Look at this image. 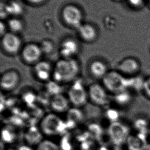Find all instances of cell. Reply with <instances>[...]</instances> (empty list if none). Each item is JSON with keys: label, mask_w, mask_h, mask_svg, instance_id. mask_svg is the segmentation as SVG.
<instances>
[{"label": "cell", "mask_w": 150, "mask_h": 150, "mask_svg": "<svg viewBox=\"0 0 150 150\" xmlns=\"http://www.w3.org/2000/svg\"><path fill=\"white\" fill-rule=\"evenodd\" d=\"M1 29V35L2 36H3L6 34L5 33L6 26L2 22H1V29Z\"/></svg>", "instance_id": "cell-30"}, {"label": "cell", "mask_w": 150, "mask_h": 150, "mask_svg": "<svg viewBox=\"0 0 150 150\" xmlns=\"http://www.w3.org/2000/svg\"><path fill=\"white\" fill-rule=\"evenodd\" d=\"M36 150H59L55 143L49 140H42L37 146Z\"/></svg>", "instance_id": "cell-23"}, {"label": "cell", "mask_w": 150, "mask_h": 150, "mask_svg": "<svg viewBox=\"0 0 150 150\" xmlns=\"http://www.w3.org/2000/svg\"><path fill=\"white\" fill-rule=\"evenodd\" d=\"M149 144L147 135L135 133L131 134L125 146L127 150H147Z\"/></svg>", "instance_id": "cell-10"}, {"label": "cell", "mask_w": 150, "mask_h": 150, "mask_svg": "<svg viewBox=\"0 0 150 150\" xmlns=\"http://www.w3.org/2000/svg\"><path fill=\"white\" fill-rule=\"evenodd\" d=\"M66 122L55 113L45 116L42 120L40 129L43 134L47 136H54L61 134L66 130Z\"/></svg>", "instance_id": "cell-4"}, {"label": "cell", "mask_w": 150, "mask_h": 150, "mask_svg": "<svg viewBox=\"0 0 150 150\" xmlns=\"http://www.w3.org/2000/svg\"><path fill=\"white\" fill-rule=\"evenodd\" d=\"M147 150H150V144H149V145L148 148Z\"/></svg>", "instance_id": "cell-35"}, {"label": "cell", "mask_w": 150, "mask_h": 150, "mask_svg": "<svg viewBox=\"0 0 150 150\" xmlns=\"http://www.w3.org/2000/svg\"><path fill=\"white\" fill-rule=\"evenodd\" d=\"M140 69L141 64L137 59L133 57H128L118 64L116 70L125 77L130 78L138 75Z\"/></svg>", "instance_id": "cell-8"}, {"label": "cell", "mask_w": 150, "mask_h": 150, "mask_svg": "<svg viewBox=\"0 0 150 150\" xmlns=\"http://www.w3.org/2000/svg\"><path fill=\"white\" fill-rule=\"evenodd\" d=\"M53 67L47 61H39L35 64L34 74L37 79L42 82H48L52 78Z\"/></svg>", "instance_id": "cell-13"}, {"label": "cell", "mask_w": 150, "mask_h": 150, "mask_svg": "<svg viewBox=\"0 0 150 150\" xmlns=\"http://www.w3.org/2000/svg\"><path fill=\"white\" fill-rule=\"evenodd\" d=\"M149 134H150V132H149Z\"/></svg>", "instance_id": "cell-37"}, {"label": "cell", "mask_w": 150, "mask_h": 150, "mask_svg": "<svg viewBox=\"0 0 150 150\" xmlns=\"http://www.w3.org/2000/svg\"><path fill=\"white\" fill-rule=\"evenodd\" d=\"M77 29L81 37L85 41L92 42L96 38L97 31L92 25L82 24Z\"/></svg>", "instance_id": "cell-17"}, {"label": "cell", "mask_w": 150, "mask_h": 150, "mask_svg": "<svg viewBox=\"0 0 150 150\" xmlns=\"http://www.w3.org/2000/svg\"><path fill=\"white\" fill-rule=\"evenodd\" d=\"M6 9L8 15L18 16L22 14L23 8L19 2L12 0L6 4Z\"/></svg>", "instance_id": "cell-19"}, {"label": "cell", "mask_w": 150, "mask_h": 150, "mask_svg": "<svg viewBox=\"0 0 150 150\" xmlns=\"http://www.w3.org/2000/svg\"><path fill=\"white\" fill-rule=\"evenodd\" d=\"M101 81L108 93L114 95L129 90V78L125 77L117 70L108 71Z\"/></svg>", "instance_id": "cell-2"}, {"label": "cell", "mask_w": 150, "mask_h": 150, "mask_svg": "<svg viewBox=\"0 0 150 150\" xmlns=\"http://www.w3.org/2000/svg\"><path fill=\"white\" fill-rule=\"evenodd\" d=\"M131 134L129 126L119 120L110 123L108 128V135L114 147L125 146Z\"/></svg>", "instance_id": "cell-3"}, {"label": "cell", "mask_w": 150, "mask_h": 150, "mask_svg": "<svg viewBox=\"0 0 150 150\" xmlns=\"http://www.w3.org/2000/svg\"><path fill=\"white\" fill-rule=\"evenodd\" d=\"M67 96L71 105L78 109L85 106L89 101L87 89L79 81H75L69 87Z\"/></svg>", "instance_id": "cell-5"}, {"label": "cell", "mask_w": 150, "mask_h": 150, "mask_svg": "<svg viewBox=\"0 0 150 150\" xmlns=\"http://www.w3.org/2000/svg\"><path fill=\"white\" fill-rule=\"evenodd\" d=\"M42 53L45 54H50L54 49V45L52 42L49 40H43L40 45Z\"/></svg>", "instance_id": "cell-24"}, {"label": "cell", "mask_w": 150, "mask_h": 150, "mask_svg": "<svg viewBox=\"0 0 150 150\" xmlns=\"http://www.w3.org/2000/svg\"><path fill=\"white\" fill-rule=\"evenodd\" d=\"M8 26L10 31H12L11 33L14 34L20 32L24 27L22 21L16 18L10 19L8 21Z\"/></svg>", "instance_id": "cell-22"}, {"label": "cell", "mask_w": 150, "mask_h": 150, "mask_svg": "<svg viewBox=\"0 0 150 150\" xmlns=\"http://www.w3.org/2000/svg\"><path fill=\"white\" fill-rule=\"evenodd\" d=\"M27 1L32 4H39L43 3L44 1H45V0H27Z\"/></svg>", "instance_id": "cell-32"}, {"label": "cell", "mask_w": 150, "mask_h": 150, "mask_svg": "<svg viewBox=\"0 0 150 150\" xmlns=\"http://www.w3.org/2000/svg\"><path fill=\"white\" fill-rule=\"evenodd\" d=\"M114 1H116V2H121V1H124V0H114Z\"/></svg>", "instance_id": "cell-34"}, {"label": "cell", "mask_w": 150, "mask_h": 150, "mask_svg": "<svg viewBox=\"0 0 150 150\" xmlns=\"http://www.w3.org/2000/svg\"><path fill=\"white\" fill-rule=\"evenodd\" d=\"M115 97V101L120 106H127L132 101V96L129 90L118 94Z\"/></svg>", "instance_id": "cell-21"}, {"label": "cell", "mask_w": 150, "mask_h": 150, "mask_svg": "<svg viewBox=\"0 0 150 150\" xmlns=\"http://www.w3.org/2000/svg\"><path fill=\"white\" fill-rule=\"evenodd\" d=\"M128 3L133 8L139 9L142 7L144 4V0H127Z\"/></svg>", "instance_id": "cell-28"}, {"label": "cell", "mask_w": 150, "mask_h": 150, "mask_svg": "<svg viewBox=\"0 0 150 150\" xmlns=\"http://www.w3.org/2000/svg\"><path fill=\"white\" fill-rule=\"evenodd\" d=\"M43 134L40 129L33 128L28 130L26 133L25 138L28 143L29 146L37 144V146L43 140L41 139L42 134Z\"/></svg>", "instance_id": "cell-18"}, {"label": "cell", "mask_w": 150, "mask_h": 150, "mask_svg": "<svg viewBox=\"0 0 150 150\" xmlns=\"http://www.w3.org/2000/svg\"><path fill=\"white\" fill-rule=\"evenodd\" d=\"M79 51V45L77 42L72 39H67L62 43L59 53L63 58H73Z\"/></svg>", "instance_id": "cell-15"}, {"label": "cell", "mask_w": 150, "mask_h": 150, "mask_svg": "<svg viewBox=\"0 0 150 150\" xmlns=\"http://www.w3.org/2000/svg\"><path fill=\"white\" fill-rule=\"evenodd\" d=\"M21 76L18 71L10 69L2 74L0 79V86L4 91H11L16 89L20 83Z\"/></svg>", "instance_id": "cell-9"}, {"label": "cell", "mask_w": 150, "mask_h": 150, "mask_svg": "<svg viewBox=\"0 0 150 150\" xmlns=\"http://www.w3.org/2000/svg\"><path fill=\"white\" fill-rule=\"evenodd\" d=\"M134 129L136 130V133L147 135L150 132V126L148 122L142 118L136 119L133 124Z\"/></svg>", "instance_id": "cell-20"}, {"label": "cell", "mask_w": 150, "mask_h": 150, "mask_svg": "<svg viewBox=\"0 0 150 150\" xmlns=\"http://www.w3.org/2000/svg\"><path fill=\"white\" fill-rule=\"evenodd\" d=\"M90 73L94 79L102 80L108 72L105 63L100 60L93 61L90 65Z\"/></svg>", "instance_id": "cell-16"}, {"label": "cell", "mask_w": 150, "mask_h": 150, "mask_svg": "<svg viewBox=\"0 0 150 150\" xmlns=\"http://www.w3.org/2000/svg\"><path fill=\"white\" fill-rule=\"evenodd\" d=\"M42 51L39 45L30 43L24 47L22 52L23 59L29 64H36L41 58Z\"/></svg>", "instance_id": "cell-11"}, {"label": "cell", "mask_w": 150, "mask_h": 150, "mask_svg": "<svg viewBox=\"0 0 150 150\" xmlns=\"http://www.w3.org/2000/svg\"><path fill=\"white\" fill-rule=\"evenodd\" d=\"M142 91L144 95L150 99V77L144 79Z\"/></svg>", "instance_id": "cell-26"}, {"label": "cell", "mask_w": 150, "mask_h": 150, "mask_svg": "<svg viewBox=\"0 0 150 150\" xmlns=\"http://www.w3.org/2000/svg\"><path fill=\"white\" fill-rule=\"evenodd\" d=\"M12 131L8 129H5L2 131V138L5 142L12 141L14 139V134Z\"/></svg>", "instance_id": "cell-25"}, {"label": "cell", "mask_w": 150, "mask_h": 150, "mask_svg": "<svg viewBox=\"0 0 150 150\" xmlns=\"http://www.w3.org/2000/svg\"><path fill=\"white\" fill-rule=\"evenodd\" d=\"M149 4H150V0H149Z\"/></svg>", "instance_id": "cell-36"}, {"label": "cell", "mask_w": 150, "mask_h": 150, "mask_svg": "<svg viewBox=\"0 0 150 150\" xmlns=\"http://www.w3.org/2000/svg\"><path fill=\"white\" fill-rule=\"evenodd\" d=\"M18 150H33L31 146L29 145H23L18 148Z\"/></svg>", "instance_id": "cell-31"}, {"label": "cell", "mask_w": 150, "mask_h": 150, "mask_svg": "<svg viewBox=\"0 0 150 150\" xmlns=\"http://www.w3.org/2000/svg\"><path fill=\"white\" fill-rule=\"evenodd\" d=\"M105 27L109 29H112L115 28L116 26L115 19L111 16H107L105 20Z\"/></svg>", "instance_id": "cell-27"}, {"label": "cell", "mask_w": 150, "mask_h": 150, "mask_svg": "<svg viewBox=\"0 0 150 150\" xmlns=\"http://www.w3.org/2000/svg\"><path fill=\"white\" fill-rule=\"evenodd\" d=\"M63 20L70 26L78 29L82 24L83 14L77 6L74 5H67L62 10Z\"/></svg>", "instance_id": "cell-7"}, {"label": "cell", "mask_w": 150, "mask_h": 150, "mask_svg": "<svg viewBox=\"0 0 150 150\" xmlns=\"http://www.w3.org/2000/svg\"><path fill=\"white\" fill-rule=\"evenodd\" d=\"M21 44L20 38L14 33H6L2 38V46L5 51L10 54L18 53L20 49Z\"/></svg>", "instance_id": "cell-12"}, {"label": "cell", "mask_w": 150, "mask_h": 150, "mask_svg": "<svg viewBox=\"0 0 150 150\" xmlns=\"http://www.w3.org/2000/svg\"><path fill=\"white\" fill-rule=\"evenodd\" d=\"M1 18L2 19H5L7 16H9L6 9V4L3 3L1 2Z\"/></svg>", "instance_id": "cell-29"}, {"label": "cell", "mask_w": 150, "mask_h": 150, "mask_svg": "<svg viewBox=\"0 0 150 150\" xmlns=\"http://www.w3.org/2000/svg\"><path fill=\"white\" fill-rule=\"evenodd\" d=\"M80 71L79 63L73 58H63L57 62L53 69V81L63 84L74 81Z\"/></svg>", "instance_id": "cell-1"}, {"label": "cell", "mask_w": 150, "mask_h": 150, "mask_svg": "<svg viewBox=\"0 0 150 150\" xmlns=\"http://www.w3.org/2000/svg\"><path fill=\"white\" fill-rule=\"evenodd\" d=\"M89 100L92 104L98 106H104L109 102V93L102 84L91 83L88 87Z\"/></svg>", "instance_id": "cell-6"}, {"label": "cell", "mask_w": 150, "mask_h": 150, "mask_svg": "<svg viewBox=\"0 0 150 150\" xmlns=\"http://www.w3.org/2000/svg\"></svg>", "instance_id": "cell-38"}, {"label": "cell", "mask_w": 150, "mask_h": 150, "mask_svg": "<svg viewBox=\"0 0 150 150\" xmlns=\"http://www.w3.org/2000/svg\"><path fill=\"white\" fill-rule=\"evenodd\" d=\"M111 150H125L122 149V147H114Z\"/></svg>", "instance_id": "cell-33"}, {"label": "cell", "mask_w": 150, "mask_h": 150, "mask_svg": "<svg viewBox=\"0 0 150 150\" xmlns=\"http://www.w3.org/2000/svg\"><path fill=\"white\" fill-rule=\"evenodd\" d=\"M70 103L67 96L62 94L52 96L50 101V106L55 113H64L70 110Z\"/></svg>", "instance_id": "cell-14"}]
</instances>
